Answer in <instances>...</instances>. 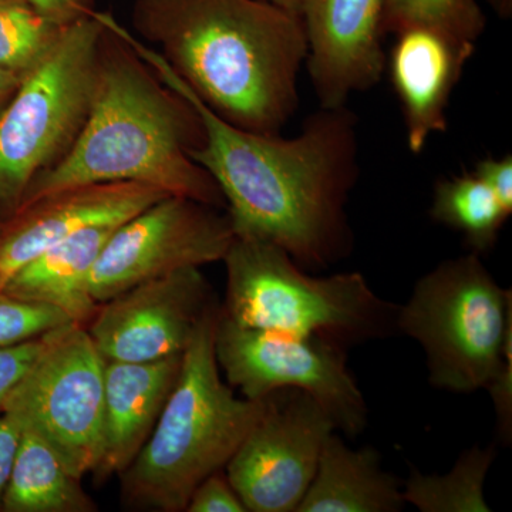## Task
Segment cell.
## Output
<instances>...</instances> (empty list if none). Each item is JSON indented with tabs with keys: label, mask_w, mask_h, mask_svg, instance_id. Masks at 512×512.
<instances>
[{
	"label": "cell",
	"mask_w": 512,
	"mask_h": 512,
	"mask_svg": "<svg viewBox=\"0 0 512 512\" xmlns=\"http://www.w3.org/2000/svg\"><path fill=\"white\" fill-rule=\"evenodd\" d=\"M121 39L200 117L204 141L191 158L220 188L237 237L278 245L306 271L350 254L346 207L360 170L357 116L348 106L320 107L295 137L254 133L208 109L133 32L123 30Z\"/></svg>",
	"instance_id": "6da1fadb"
},
{
	"label": "cell",
	"mask_w": 512,
	"mask_h": 512,
	"mask_svg": "<svg viewBox=\"0 0 512 512\" xmlns=\"http://www.w3.org/2000/svg\"><path fill=\"white\" fill-rule=\"evenodd\" d=\"M134 35L222 120L281 134L308 55L301 16L266 0H134Z\"/></svg>",
	"instance_id": "7a4b0ae2"
},
{
	"label": "cell",
	"mask_w": 512,
	"mask_h": 512,
	"mask_svg": "<svg viewBox=\"0 0 512 512\" xmlns=\"http://www.w3.org/2000/svg\"><path fill=\"white\" fill-rule=\"evenodd\" d=\"M202 141L204 128L190 104L104 26L82 130L69 151L32 181L18 208L80 185L133 183L221 210L220 188L191 158Z\"/></svg>",
	"instance_id": "3957f363"
},
{
	"label": "cell",
	"mask_w": 512,
	"mask_h": 512,
	"mask_svg": "<svg viewBox=\"0 0 512 512\" xmlns=\"http://www.w3.org/2000/svg\"><path fill=\"white\" fill-rule=\"evenodd\" d=\"M220 312L217 303L202 318L153 433L119 476L130 510L185 511L192 491L224 470L264 412V399H241L222 380L215 355Z\"/></svg>",
	"instance_id": "277c9868"
},
{
	"label": "cell",
	"mask_w": 512,
	"mask_h": 512,
	"mask_svg": "<svg viewBox=\"0 0 512 512\" xmlns=\"http://www.w3.org/2000/svg\"><path fill=\"white\" fill-rule=\"evenodd\" d=\"M222 262L221 311L242 328L319 338L343 348L397 332L399 305L383 301L360 272L312 276L278 245L237 237Z\"/></svg>",
	"instance_id": "5b68a950"
},
{
	"label": "cell",
	"mask_w": 512,
	"mask_h": 512,
	"mask_svg": "<svg viewBox=\"0 0 512 512\" xmlns=\"http://www.w3.org/2000/svg\"><path fill=\"white\" fill-rule=\"evenodd\" d=\"M396 329L420 343L434 387L487 390L512 357V292L476 252L447 259L417 281Z\"/></svg>",
	"instance_id": "8992f818"
},
{
	"label": "cell",
	"mask_w": 512,
	"mask_h": 512,
	"mask_svg": "<svg viewBox=\"0 0 512 512\" xmlns=\"http://www.w3.org/2000/svg\"><path fill=\"white\" fill-rule=\"evenodd\" d=\"M97 12L64 29L0 111V220L18 210L32 181L69 151L82 130L104 35Z\"/></svg>",
	"instance_id": "52a82bcc"
},
{
	"label": "cell",
	"mask_w": 512,
	"mask_h": 512,
	"mask_svg": "<svg viewBox=\"0 0 512 512\" xmlns=\"http://www.w3.org/2000/svg\"><path fill=\"white\" fill-rule=\"evenodd\" d=\"M3 414L45 440L74 476L93 474L103 454L104 357L86 326L46 333Z\"/></svg>",
	"instance_id": "ba28073f"
},
{
	"label": "cell",
	"mask_w": 512,
	"mask_h": 512,
	"mask_svg": "<svg viewBox=\"0 0 512 512\" xmlns=\"http://www.w3.org/2000/svg\"><path fill=\"white\" fill-rule=\"evenodd\" d=\"M215 355L225 380L245 399H264L276 390L309 394L335 430L357 436L365 430V397L349 372L346 348L319 338L242 328L220 312Z\"/></svg>",
	"instance_id": "9c48e42d"
},
{
	"label": "cell",
	"mask_w": 512,
	"mask_h": 512,
	"mask_svg": "<svg viewBox=\"0 0 512 512\" xmlns=\"http://www.w3.org/2000/svg\"><path fill=\"white\" fill-rule=\"evenodd\" d=\"M235 232L220 208L167 195L121 222L90 275V293L103 303L151 279L222 261Z\"/></svg>",
	"instance_id": "30bf717a"
},
{
	"label": "cell",
	"mask_w": 512,
	"mask_h": 512,
	"mask_svg": "<svg viewBox=\"0 0 512 512\" xmlns=\"http://www.w3.org/2000/svg\"><path fill=\"white\" fill-rule=\"evenodd\" d=\"M264 402V412L228 461L225 474L248 512H295L335 426L301 390H276Z\"/></svg>",
	"instance_id": "8fae6325"
},
{
	"label": "cell",
	"mask_w": 512,
	"mask_h": 512,
	"mask_svg": "<svg viewBox=\"0 0 512 512\" xmlns=\"http://www.w3.org/2000/svg\"><path fill=\"white\" fill-rule=\"evenodd\" d=\"M215 305L201 269L185 268L100 303L86 328L104 359L153 362L183 355Z\"/></svg>",
	"instance_id": "7c38bea8"
},
{
	"label": "cell",
	"mask_w": 512,
	"mask_h": 512,
	"mask_svg": "<svg viewBox=\"0 0 512 512\" xmlns=\"http://www.w3.org/2000/svg\"><path fill=\"white\" fill-rule=\"evenodd\" d=\"M384 0H303L306 70L320 107L348 106L386 70Z\"/></svg>",
	"instance_id": "4fadbf2b"
},
{
	"label": "cell",
	"mask_w": 512,
	"mask_h": 512,
	"mask_svg": "<svg viewBox=\"0 0 512 512\" xmlns=\"http://www.w3.org/2000/svg\"><path fill=\"white\" fill-rule=\"evenodd\" d=\"M167 197L133 183L93 184L53 192L0 220V289L36 256L100 224H116Z\"/></svg>",
	"instance_id": "5bb4252c"
},
{
	"label": "cell",
	"mask_w": 512,
	"mask_h": 512,
	"mask_svg": "<svg viewBox=\"0 0 512 512\" xmlns=\"http://www.w3.org/2000/svg\"><path fill=\"white\" fill-rule=\"evenodd\" d=\"M394 36L386 67L402 107L407 146L419 154L431 136L447 130L451 94L476 52V43L426 26Z\"/></svg>",
	"instance_id": "9a60e30c"
},
{
	"label": "cell",
	"mask_w": 512,
	"mask_h": 512,
	"mask_svg": "<svg viewBox=\"0 0 512 512\" xmlns=\"http://www.w3.org/2000/svg\"><path fill=\"white\" fill-rule=\"evenodd\" d=\"M183 355L153 362L104 359L103 454L93 476H120L153 433L180 376Z\"/></svg>",
	"instance_id": "2e32d148"
},
{
	"label": "cell",
	"mask_w": 512,
	"mask_h": 512,
	"mask_svg": "<svg viewBox=\"0 0 512 512\" xmlns=\"http://www.w3.org/2000/svg\"><path fill=\"white\" fill-rule=\"evenodd\" d=\"M120 224L93 225L63 239L23 266L3 289L18 298L53 306L72 322L89 325L100 306L90 293V275Z\"/></svg>",
	"instance_id": "e0dca14e"
},
{
	"label": "cell",
	"mask_w": 512,
	"mask_h": 512,
	"mask_svg": "<svg viewBox=\"0 0 512 512\" xmlns=\"http://www.w3.org/2000/svg\"><path fill=\"white\" fill-rule=\"evenodd\" d=\"M404 505L399 483L383 470L375 448L353 450L332 431L295 512H399Z\"/></svg>",
	"instance_id": "ac0fdd59"
},
{
	"label": "cell",
	"mask_w": 512,
	"mask_h": 512,
	"mask_svg": "<svg viewBox=\"0 0 512 512\" xmlns=\"http://www.w3.org/2000/svg\"><path fill=\"white\" fill-rule=\"evenodd\" d=\"M82 481L45 440L20 429L2 512H96Z\"/></svg>",
	"instance_id": "d6986e66"
},
{
	"label": "cell",
	"mask_w": 512,
	"mask_h": 512,
	"mask_svg": "<svg viewBox=\"0 0 512 512\" xmlns=\"http://www.w3.org/2000/svg\"><path fill=\"white\" fill-rule=\"evenodd\" d=\"M430 217L460 232L471 252L483 256L495 247L510 215L476 174L444 178L434 187Z\"/></svg>",
	"instance_id": "ffe728a7"
},
{
	"label": "cell",
	"mask_w": 512,
	"mask_h": 512,
	"mask_svg": "<svg viewBox=\"0 0 512 512\" xmlns=\"http://www.w3.org/2000/svg\"><path fill=\"white\" fill-rule=\"evenodd\" d=\"M494 458V447L474 446L444 476H424L413 468L402 490L404 503L421 512H490L484 484Z\"/></svg>",
	"instance_id": "44dd1931"
},
{
	"label": "cell",
	"mask_w": 512,
	"mask_h": 512,
	"mask_svg": "<svg viewBox=\"0 0 512 512\" xmlns=\"http://www.w3.org/2000/svg\"><path fill=\"white\" fill-rule=\"evenodd\" d=\"M66 28L47 19L28 0H0V67L28 73Z\"/></svg>",
	"instance_id": "7402d4cb"
},
{
	"label": "cell",
	"mask_w": 512,
	"mask_h": 512,
	"mask_svg": "<svg viewBox=\"0 0 512 512\" xmlns=\"http://www.w3.org/2000/svg\"><path fill=\"white\" fill-rule=\"evenodd\" d=\"M426 26L477 43L487 28V18L477 0H384V35Z\"/></svg>",
	"instance_id": "603a6c76"
},
{
	"label": "cell",
	"mask_w": 512,
	"mask_h": 512,
	"mask_svg": "<svg viewBox=\"0 0 512 512\" xmlns=\"http://www.w3.org/2000/svg\"><path fill=\"white\" fill-rule=\"evenodd\" d=\"M70 322L53 306L18 298L0 289V349L42 338Z\"/></svg>",
	"instance_id": "cb8c5ba5"
},
{
	"label": "cell",
	"mask_w": 512,
	"mask_h": 512,
	"mask_svg": "<svg viewBox=\"0 0 512 512\" xmlns=\"http://www.w3.org/2000/svg\"><path fill=\"white\" fill-rule=\"evenodd\" d=\"M185 512H248L225 470L204 478L192 491Z\"/></svg>",
	"instance_id": "d4e9b609"
},
{
	"label": "cell",
	"mask_w": 512,
	"mask_h": 512,
	"mask_svg": "<svg viewBox=\"0 0 512 512\" xmlns=\"http://www.w3.org/2000/svg\"><path fill=\"white\" fill-rule=\"evenodd\" d=\"M43 343L45 336L0 349V416L5 413L10 394L28 373L42 350Z\"/></svg>",
	"instance_id": "484cf974"
},
{
	"label": "cell",
	"mask_w": 512,
	"mask_h": 512,
	"mask_svg": "<svg viewBox=\"0 0 512 512\" xmlns=\"http://www.w3.org/2000/svg\"><path fill=\"white\" fill-rule=\"evenodd\" d=\"M473 173L495 195L508 215L512 214V156L505 154L498 158H484L478 161Z\"/></svg>",
	"instance_id": "4316f807"
},
{
	"label": "cell",
	"mask_w": 512,
	"mask_h": 512,
	"mask_svg": "<svg viewBox=\"0 0 512 512\" xmlns=\"http://www.w3.org/2000/svg\"><path fill=\"white\" fill-rule=\"evenodd\" d=\"M33 8L60 26H69L96 12V0H28Z\"/></svg>",
	"instance_id": "83f0119b"
},
{
	"label": "cell",
	"mask_w": 512,
	"mask_h": 512,
	"mask_svg": "<svg viewBox=\"0 0 512 512\" xmlns=\"http://www.w3.org/2000/svg\"><path fill=\"white\" fill-rule=\"evenodd\" d=\"M20 439V427L8 414L0 416V512Z\"/></svg>",
	"instance_id": "f1b7e54d"
},
{
	"label": "cell",
	"mask_w": 512,
	"mask_h": 512,
	"mask_svg": "<svg viewBox=\"0 0 512 512\" xmlns=\"http://www.w3.org/2000/svg\"><path fill=\"white\" fill-rule=\"evenodd\" d=\"M25 74L0 67V111L8 104L10 97L16 92Z\"/></svg>",
	"instance_id": "f546056e"
},
{
	"label": "cell",
	"mask_w": 512,
	"mask_h": 512,
	"mask_svg": "<svg viewBox=\"0 0 512 512\" xmlns=\"http://www.w3.org/2000/svg\"><path fill=\"white\" fill-rule=\"evenodd\" d=\"M484 2L500 16L501 19H510L512 16V0H477Z\"/></svg>",
	"instance_id": "4dcf8cb0"
},
{
	"label": "cell",
	"mask_w": 512,
	"mask_h": 512,
	"mask_svg": "<svg viewBox=\"0 0 512 512\" xmlns=\"http://www.w3.org/2000/svg\"><path fill=\"white\" fill-rule=\"evenodd\" d=\"M266 2L274 3L279 8L289 10V12L301 16L303 0H266Z\"/></svg>",
	"instance_id": "1f68e13d"
}]
</instances>
